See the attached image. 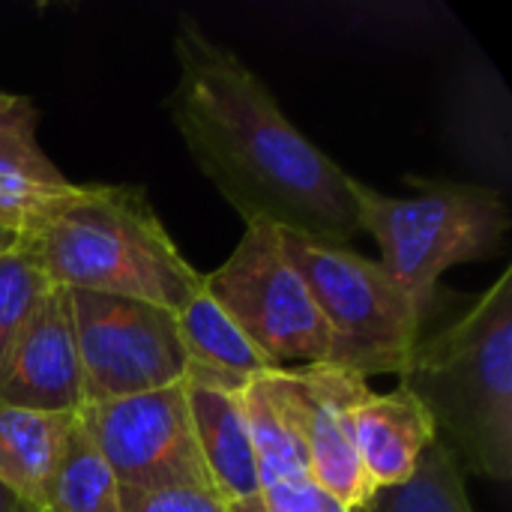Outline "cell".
Masks as SVG:
<instances>
[{"label":"cell","mask_w":512,"mask_h":512,"mask_svg":"<svg viewBox=\"0 0 512 512\" xmlns=\"http://www.w3.org/2000/svg\"><path fill=\"white\" fill-rule=\"evenodd\" d=\"M174 57L171 120L243 222L348 246L360 234L354 177L282 114L270 87L231 48L186 15L174 30Z\"/></svg>","instance_id":"1"},{"label":"cell","mask_w":512,"mask_h":512,"mask_svg":"<svg viewBox=\"0 0 512 512\" xmlns=\"http://www.w3.org/2000/svg\"><path fill=\"white\" fill-rule=\"evenodd\" d=\"M51 285L129 297L177 312L201 273L183 258L144 189L84 183L21 237Z\"/></svg>","instance_id":"2"},{"label":"cell","mask_w":512,"mask_h":512,"mask_svg":"<svg viewBox=\"0 0 512 512\" xmlns=\"http://www.w3.org/2000/svg\"><path fill=\"white\" fill-rule=\"evenodd\" d=\"M402 387L426 408L456 462L492 483L512 480V270L450 327L420 339Z\"/></svg>","instance_id":"3"},{"label":"cell","mask_w":512,"mask_h":512,"mask_svg":"<svg viewBox=\"0 0 512 512\" xmlns=\"http://www.w3.org/2000/svg\"><path fill=\"white\" fill-rule=\"evenodd\" d=\"M405 183L417 195L393 198L360 180H351V192L360 231H369L381 249L378 264L426 321L435 306L438 279L456 264L501 255L512 219L495 189L423 177H405Z\"/></svg>","instance_id":"4"},{"label":"cell","mask_w":512,"mask_h":512,"mask_svg":"<svg viewBox=\"0 0 512 512\" xmlns=\"http://www.w3.org/2000/svg\"><path fill=\"white\" fill-rule=\"evenodd\" d=\"M282 249L306 279L330 330V366L348 369L363 381L402 375L426 321L399 282L378 261L345 243L282 231Z\"/></svg>","instance_id":"5"},{"label":"cell","mask_w":512,"mask_h":512,"mask_svg":"<svg viewBox=\"0 0 512 512\" xmlns=\"http://www.w3.org/2000/svg\"><path fill=\"white\" fill-rule=\"evenodd\" d=\"M204 288L276 372L330 363V330L276 225L249 222L228 261L204 276Z\"/></svg>","instance_id":"6"},{"label":"cell","mask_w":512,"mask_h":512,"mask_svg":"<svg viewBox=\"0 0 512 512\" xmlns=\"http://www.w3.org/2000/svg\"><path fill=\"white\" fill-rule=\"evenodd\" d=\"M69 297L84 405L153 393L186 378L189 357L171 309L90 291Z\"/></svg>","instance_id":"7"},{"label":"cell","mask_w":512,"mask_h":512,"mask_svg":"<svg viewBox=\"0 0 512 512\" xmlns=\"http://www.w3.org/2000/svg\"><path fill=\"white\" fill-rule=\"evenodd\" d=\"M81 420L120 492L207 489L186 384L84 405Z\"/></svg>","instance_id":"8"},{"label":"cell","mask_w":512,"mask_h":512,"mask_svg":"<svg viewBox=\"0 0 512 512\" xmlns=\"http://www.w3.org/2000/svg\"><path fill=\"white\" fill-rule=\"evenodd\" d=\"M282 375L309 453V468L315 483L342 507L366 512L375 498V489L357 462L351 411L357 399L369 390V384L360 375L330 363L306 366Z\"/></svg>","instance_id":"9"},{"label":"cell","mask_w":512,"mask_h":512,"mask_svg":"<svg viewBox=\"0 0 512 512\" xmlns=\"http://www.w3.org/2000/svg\"><path fill=\"white\" fill-rule=\"evenodd\" d=\"M0 399L45 414H78L84 378L69 288L51 285L0 369Z\"/></svg>","instance_id":"10"},{"label":"cell","mask_w":512,"mask_h":512,"mask_svg":"<svg viewBox=\"0 0 512 512\" xmlns=\"http://www.w3.org/2000/svg\"><path fill=\"white\" fill-rule=\"evenodd\" d=\"M240 405L258 456L264 512H354L315 483L282 372L252 378Z\"/></svg>","instance_id":"11"},{"label":"cell","mask_w":512,"mask_h":512,"mask_svg":"<svg viewBox=\"0 0 512 512\" xmlns=\"http://www.w3.org/2000/svg\"><path fill=\"white\" fill-rule=\"evenodd\" d=\"M186 399L210 495L219 501L222 512H264L258 456L240 405V393L186 384Z\"/></svg>","instance_id":"12"},{"label":"cell","mask_w":512,"mask_h":512,"mask_svg":"<svg viewBox=\"0 0 512 512\" xmlns=\"http://www.w3.org/2000/svg\"><path fill=\"white\" fill-rule=\"evenodd\" d=\"M72 186L36 138L33 102L0 90V222L24 237Z\"/></svg>","instance_id":"13"},{"label":"cell","mask_w":512,"mask_h":512,"mask_svg":"<svg viewBox=\"0 0 512 512\" xmlns=\"http://www.w3.org/2000/svg\"><path fill=\"white\" fill-rule=\"evenodd\" d=\"M351 435L357 462L375 492L408 483L426 450L438 441L426 408L405 390H366L351 411Z\"/></svg>","instance_id":"14"},{"label":"cell","mask_w":512,"mask_h":512,"mask_svg":"<svg viewBox=\"0 0 512 512\" xmlns=\"http://www.w3.org/2000/svg\"><path fill=\"white\" fill-rule=\"evenodd\" d=\"M183 351L189 357L186 384L210 387L222 393H243V387L267 372H276L267 357L249 342L237 321L201 288L174 312Z\"/></svg>","instance_id":"15"},{"label":"cell","mask_w":512,"mask_h":512,"mask_svg":"<svg viewBox=\"0 0 512 512\" xmlns=\"http://www.w3.org/2000/svg\"><path fill=\"white\" fill-rule=\"evenodd\" d=\"M78 414H45L0 399V480L45 510L48 489Z\"/></svg>","instance_id":"16"},{"label":"cell","mask_w":512,"mask_h":512,"mask_svg":"<svg viewBox=\"0 0 512 512\" xmlns=\"http://www.w3.org/2000/svg\"><path fill=\"white\" fill-rule=\"evenodd\" d=\"M51 512H123V492L102 459L99 447L93 444L81 414L75 417L51 489L48 504Z\"/></svg>","instance_id":"17"},{"label":"cell","mask_w":512,"mask_h":512,"mask_svg":"<svg viewBox=\"0 0 512 512\" xmlns=\"http://www.w3.org/2000/svg\"><path fill=\"white\" fill-rule=\"evenodd\" d=\"M366 512H474V507L468 501L462 465L438 438L426 450L414 477L396 489L375 492Z\"/></svg>","instance_id":"18"},{"label":"cell","mask_w":512,"mask_h":512,"mask_svg":"<svg viewBox=\"0 0 512 512\" xmlns=\"http://www.w3.org/2000/svg\"><path fill=\"white\" fill-rule=\"evenodd\" d=\"M48 288L51 279L21 243L0 258V369L33 321Z\"/></svg>","instance_id":"19"},{"label":"cell","mask_w":512,"mask_h":512,"mask_svg":"<svg viewBox=\"0 0 512 512\" xmlns=\"http://www.w3.org/2000/svg\"><path fill=\"white\" fill-rule=\"evenodd\" d=\"M123 512H222L207 489L123 492Z\"/></svg>","instance_id":"20"},{"label":"cell","mask_w":512,"mask_h":512,"mask_svg":"<svg viewBox=\"0 0 512 512\" xmlns=\"http://www.w3.org/2000/svg\"><path fill=\"white\" fill-rule=\"evenodd\" d=\"M39 507H33L27 498H21L15 489H9L3 480H0V512H36Z\"/></svg>","instance_id":"21"},{"label":"cell","mask_w":512,"mask_h":512,"mask_svg":"<svg viewBox=\"0 0 512 512\" xmlns=\"http://www.w3.org/2000/svg\"><path fill=\"white\" fill-rule=\"evenodd\" d=\"M18 243H21V234H18L15 228H9V225L0 222V258H3L6 252L18 249Z\"/></svg>","instance_id":"22"},{"label":"cell","mask_w":512,"mask_h":512,"mask_svg":"<svg viewBox=\"0 0 512 512\" xmlns=\"http://www.w3.org/2000/svg\"><path fill=\"white\" fill-rule=\"evenodd\" d=\"M36 512H51V510H36Z\"/></svg>","instance_id":"23"}]
</instances>
